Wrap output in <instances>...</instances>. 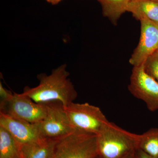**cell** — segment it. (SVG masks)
I'll return each instance as SVG.
<instances>
[{
  "label": "cell",
  "mask_w": 158,
  "mask_h": 158,
  "mask_svg": "<svg viewBox=\"0 0 158 158\" xmlns=\"http://www.w3.org/2000/svg\"><path fill=\"white\" fill-rule=\"evenodd\" d=\"M49 3H51L52 5H55L59 4L62 0H46Z\"/></svg>",
  "instance_id": "19"
},
{
  "label": "cell",
  "mask_w": 158,
  "mask_h": 158,
  "mask_svg": "<svg viewBox=\"0 0 158 158\" xmlns=\"http://www.w3.org/2000/svg\"><path fill=\"white\" fill-rule=\"evenodd\" d=\"M140 21V40L129 60L130 64L133 66L144 64L158 50V23L148 19Z\"/></svg>",
  "instance_id": "8"
},
{
  "label": "cell",
  "mask_w": 158,
  "mask_h": 158,
  "mask_svg": "<svg viewBox=\"0 0 158 158\" xmlns=\"http://www.w3.org/2000/svg\"><path fill=\"white\" fill-rule=\"evenodd\" d=\"M96 135L99 158H122L138 149L139 135L110 121Z\"/></svg>",
  "instance_id": "2"
},
{
  "label": "cell",
  "mask_w": 158,
  "mask_h": 158,
  "mask_svg": "<svg viewBox=\"0 0 158 158\" xmlns=\"http://www.w3.org/2000/svg\"><path fill=\"white\" fill-rule=\"evenodd\" d=\"M152 1H155V2H158V0H152Z\"/></svg>",
  "instance_id": "21"
},
{
  "label": "cell",
  "mask_w": 158,
  "mask_h": 158,
  "mask_svg": "<svg viewBox=\"0 0 158 158\" xmlns=\"http://www.w3.org/2000/svg\"><path fill=\"white\" fill-rule=\"evenodd\" d=\"M74 130L97 135L109 122L99 108L88 103L72 102L65 107Z\"/></svg>",
  "instance_id": "4"
},
{
  "label": "cell",
  "mask_w": 158,
  "mask_h": 158,
  "mask_svg": "<svg viewBox=\"0 0 158 158\" xmlns=\"http://www.w3.org/2000/svg\"><path fill=\"white\" fill-rule=\"evenodd\" d=\"M13 94L7 90L0 83V109L4 107L11 99Z\"/></svg>",
  "instance_id": "16"
},
{
  "label": "cell",
  "mask_w": 158,
  "mask_h": 158,
  "mask_svg": "<svg viewBox=\"0 0 158 158\" xmlns=\"http://www.w3.org/2000/svg\"><path fill=\"white\" fill-rule=\"evenodd\" d=\"M135 151L130 153L128 154L127 155L125 156L124 157L122 158H136Z\"/></svg>",
  "instance_id": "18"
},
{
  "label": "cell",
  "mask_w": 158,
  "mask_h": 158,
  "mask_svg": "<svg viewBox=\"0 0 158 158\" xmlns=\"http://www.w3.org/2000/svg\"><path fill=\"white\" fill-rule=\"evenodd\" d=\"M58 139L43 138L19 145L22 158H52Z\"/></svg>",
  "instance_id": "10"
},
{
  "label": "cell",
  "mask_w": 158,
  "mask_h": 158,
  "mask_svg": "<svg viewBox=\"0 0 158 158\" xmlns=\"http://www.w3.org/2000/svg\"><path fill=\"white\" fill-rule=\"evenodd\" d=\"M66 68V64H63L48 75L40 74L37 77L39 85L34 88L25 87L22 93L38 103L59 101L66 107L77 96Z\"/></svg>",
  "instance_id": "1"
},
{
  "label": "cell",
  "mask_w": 158,
  "mask_h": 158,
  "mask_svg": "<svg viewBox=\"0 0 158 158\" xmlns=\"http://www.w3.org/2000/svg\"><path fill=\"white\" fill-rule=\"evenodd\" d=\"M95 158H99V157L98 156L97 157H96Z\"/></svg>",
  "instance_id": "22"
},
{
  "label": "cell",
  "mask_w": 158,
  "mask_h": 158,
  "mask_svg": "<svg viewBox=\"0 0 158 158\" xmlns=\"http://www.w3.org/2000/svg\"><path fill=\"white\" fill-rule=\"evenodd\" d=\"M0 158H22L19 145L2 127H0Z\"/></svg>",
  "instance_id": "13"
},
{
  "label": "cell",
  "mask_w": 158,
  "mask_h": 158,
  "mask_svg": "<svg viewBox=\"0 0 158 158\" xmlns=\"http://www.w3.org/2000/svg\"><path fill=\"white\" fill-rule=\"evenodd\" d=\"M0 127L6 130L19 145L39 141L43 138L37 123H31L0 113Z\"/></svg>",
  "instance_id": "9"
},
{
  "label": "cell",
  "mask_w": 158,
  "mask_h": 158,
  "mask_svg": "<svg viewBox=\"0 0 158 158\" xmlns=\"http://www.w3.org/2000/svg\"><path fill=\"white\" fill-rule=\"evenodd\" d=\"M128 90L143 101L149 111L158 110V82L145 71L144 64L133 66Z\"/></svg>",
  "instance_id": "6"
},
{
  "label": "cell",
  "mask_w": 158,
  "mask_h": 158,
  "mask_svg": "<svg viewBox=\"0 0 158 158\" xmlns=\"http://www.w3.org/2000/svg\"><path fill=\"white\" fill-rule=\"evenodd\" d=\"M46 104L38 103L21 94L13 93L12 98L0 113L31 123H38L47 114Z\"/></svg>",
  "instance_id": "7"
},
{
  "label": "cell",
  "mask_w": 158,
  "mask_h": 158,
  "mask_svg": "<svg viewBox=\"0 0 158 158\" xmlns=\"http://www.w3.org/2000/svg\"><path fill=\"white\" fill-rule=\"evenodd\" d=\"M156 53L157 54V55L158 56V50L157 51H156Z\"/></svg>",
  "instance_id": "20"
},
{
  "label": "cell",
  "mask_w": 158,
  "mask_h": 158,
  "mask_svg": "<svg viewBox=\"0 0 158 158\" xmlns=\"http://www.w3.org/2000/svg\"><path fill=\"white\" fill-rule=\"evenodd\" d=\"M97 135L75 130L57 140L52 158H95Z\"/></svg>",
  "instance_id": "3"
},
{
  "label": "cell",
  "mask_w": 158,
  "mask_h": 158,
  "mask_svg": "<svg viewBox=\"0 0 158 158\" xmlns=\"http://www.w3.org/2000/svg\"><path fill=\"white\" fill-rule=\"evenodd\" d=\"M138 149L154 158H158V128H152L139 135Z\"/></svg>",
  "instance_id": "14"
},
{
  "label": "cell",
  "mask_w": 158,
  "mask_h": 158,
  "mask_svg": "<svg viewBox=\"0 0 158 158\" xmlns=\"http://www.w3.org/2000/svg\"><path fill=\"white\" fill-rule=\"evenodd\" d=\"M135 157L136 158H154L139 149H137L136 150Z\"/></svg>",
  "instance_id": "17"
},
{
  "label": "cell",
  "mask_w": 158,
  "mask_h": 158,
  "mask_svg": "<svg viewBox=\"0 0 158 158\" xmlns=\"http://www.w3.org/2000/svg\"><path fill=\"white\" fill-rule=\"evenodd\" d=\"M145 71L158 82V56L156 53L150 56L144 63Z\"/></svg>",
  "instance_id": "15"
},
{
  "label": "cell",
  "mask_w": 158,
  "mask_h": 158,
  "mask_svg": "<svg viewBox=\"0 0 158 158\" xmlns=\"http://www.w3.org/2000/svg\"><path fill=\"white\" fill-rule=\"evenodd\" d=\"M45 103L47 109L46 116L37 123L42 138L59 139L75 131L62 103L53 101Z\"/></svg>",
  "instance_id": "5"
},
{
  "label": "cell",
  "mask_w": 158,
  "mask_h": 158,
  "mask_svg": "<svg viewBox=\"0 0 158 158\" xmlns=\"http://www.w3.org/2000/svg\"><path fill=\"white\" fill-rule=\"evenodd\" d=\"M127 11L137 20L149 19L158 23V2L152 0H131Z\"/></svg>",
  "instance_id": "11"
},
{
  "label": "cell",
  "mask_w": 158,
  "mask_h": 158,
  "mask_svg": "<svg viewBox=\"0 0 158 158\" xmlns=\"http://www.w3.org/2000/svg\"><path fill=\"white\" fill-rule=\"evenodd\" d=\"M102 9V14L114 25L117 24L122 15L127 11L131 0H98Z\"/></svg>",
  "instance_id": "12"
}]
</instances>
